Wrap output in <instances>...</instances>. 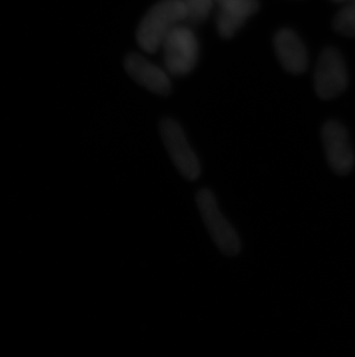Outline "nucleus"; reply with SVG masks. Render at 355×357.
I'll return each instance as SVG.
<instances>
[{"label":"nucleus","instance_id":"nucleus-10","mask_svg":"<svg viewBox=\"0 0 355 357\" xmlns=\"http://www.w3.org/2000/svg\"><path fill=\"white\" fill-rule=\"evenodd\" d=\"M184 21L188 24H200L208 19L214 6V0H182Z\"/></svg>","mask_w":355,"mask_h":357},{"label":"nucleus","instance_id":"nucleus-1","mask_svg":"<svg viewBox=\"0 0 355 357\" xmlns=\"http://www.w3.org/2000/svg\"><path fill=\"white\" fill-rule=\"evenodd\" d=\"M184 22L182 0H161L151 7L139 24L136 40L147 52L154 54L177 26Z\"/></svg>","mask_w":355,"mask_h":357},{"label":"nucleus","instance_id":"nucleus-9","mask_svg":"<svg viewBox=\"0 0 355 357\" xmlns=\"http://www.w3.org/2000/svg\"><path fill=\"white\" fill-rule=\"evenodd\" d=\"M219 7L217 31L221 38H231L260 8L258 0H226Z\"/></svg>","mask_w":355,"mask_h":357},{"label":"nucleus","instance_id":"nucleus-3","mask_svg":"<svg viewBox=\"0 0 355 357\" xmlns=\"http://www.w3.org/2000/svg\"><path fill=\"white\" fill-rule=\"evenodd\" d=\"M166 71L172 75H187L198 63V38L191 28L179 24L161 44Z\"/></svg>","mask_w":355,"mask_h":357},{"label":"nucleus","instance_id":"nucleus-13","mask_svg":"<svg viewBox=\"0 0 355 357\" xmlns=\"http://www.w3.org/2000/svg\"><path fill=\"white\" fill-rule=\"evenodd\" d=\"M335 1H344V0H335Z\"/></svg>","mask_w":355,"mask_h":357},{"label":"nucleus","instance_id":"nucleus-7","mask_svg":"<svg viewBox=\"0 0 355 357\" xmlns=\"http://www.w3.org/2000/svg\"><path fill=\"white\" fill-rule=\"evenodd\" d=\"M125 68L135 82L151 93L161 96H168L171 93V80L168 73L141 54H128L125 59Z\"/></svg>","mask_w":355,"mask_h":357},{"label":"nucleus","instance_id":"nucleus-11","mask_svg":"<svg viewBox=\"0 0 355 357\" xmlns=\"http://www.w3.org/2000/svg\"><path fill=\"white\" fill-rule=\"evenodd\" d=\"M333 27L339 34L345 36H355V0L352 3L344 7L333 21Z\"/></svg>","mask_w":355,"mask_h":357},{"label":"nucleus","instance_id":"nucleus-8","mask_svg":"<svg viewBox=\"0 0 355 357\" xmlns=\"http://www.w3.org/2000/svg\"><path fill=\"white\" fill-rule=\"evenodd\" d=\"M276 54L283 68L293 75L303 73L308 65V54L298 35L291 29H282L274 40Z\"/></svg>","mask_w":355,"mask_h":357},{"label":"nucleus","instance_id":"nucleus-2","mask_svg":"<svg viewBox=\"0 0 355 357\" xmlns=\"http://www.w3.org/2000/svg\"><path fill=\"white\" fill-rule=\"evenodd\" d=\"M196 205L212 241L223 255L238 256L242 251V241L235 228L221 213L217 199L212 190L202 188L196 193Z\"/></svg>","mask_w":355,"mask_h":357},{"label":"nucleus","instance_id":"nucleus-6","mask_svg":"<svg viewBox=\"0 0 355 357\" xmlns=\"http://www.w3.org/2000/svg\"><path fill=\"white\" fill-rule=\"evenodd\" d=\"M347 82L349 78L344 59L336 49L326 47L320 56L316 66L314 77L316 94L322 100H332L345 91Z\"/></svg>","mask_w":355,"mask_h":357},{"label":"nucleus","instance_id":"nucleus-4","mask_svg":"<svg viewBox=\"0 0 355 357\" xmlns=\"http://www.w3.org/2000/svg\"><path fill=\"white\" fill-rule=\"evenodd\" d=\"M161 140L178 172L184 178L194 182L201 176V163L193 151L180 124L172 119L161 121Z\"/></svg>","mask_w":355,"mask_h":357},{"label":"nucleus","instance_id":"nucleus-5","mask_svg":"<svg viewBox=\"0 0 355 357\" xmlns=\"http://www.w3.org/2000/svg\"><path fill=\"white\" fill-rule=\"evenodd\" d=\"M322 142L332 172L347 175L354 168L355 155L349 132L337 121H329L322 128Z\"/></svg>","mask_w":355,"mask_h":357},{"label":"nucleus","instance_id":"nucleus-12","mask_svg":"<svg viewBox=\"0 0 355 357\" xmlns=\"http://www.w3.org/2000/svg\"><path fill=\"white\" fill-rule=\"evenodd\" d=\"M226 0H214V5H221V3H224Z\"/></svg>","mask_w":355,"mask_h":357}]
</instances>
